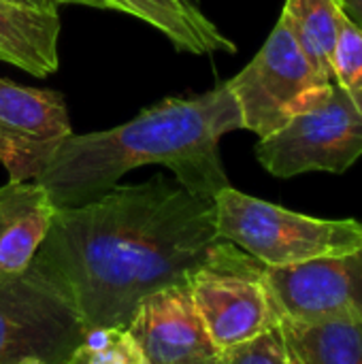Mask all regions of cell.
<instances>
[{"mask_svg": "<svg viewBox=\"0 0 362 364\" xmlns=\"http://www.w3.org/2000/svg\"><path fill=\"white\" fill-rule=\"evenodd\" d=\"M220 241L213 200L158 175L58 209L28 271L85 331L128 326L147 296L186 284Z\"/></svg>", "mask_w": 362, "mask_h": 364, "instance_id": "6da1fadb", "label": "cell"}, {"mask_svg": "<svg viewBox=\"0 0 362 364\" xmlns=\"http://www.w3.org/2000/svg\"><path fill=\"white\" fill-rule=\"evenodd\" d=\"M241 128L239 105L220 83L205 94L166 98L122 126L70 134L34 181L58 209L81 207L113 190L128 171L162 164L186 190L213 200L230 186L220 141Z\"/></svg>", "mask_w": 362, "mask_h": 364, "instance_id": "7a4b0ae2", "label": "cell"}, {"mask_svg": "<svg viewBox=\"0 0 362 364\" xmlns=\"http://www.w3.org/2000/svg\"><path fill=\"white\" fill-rule=\"evenodd\" d=\"M220 239L265 267H294L341 256L362 243L358 220H320L254 198L233 186L213 198Z\"/></svg>", "mask_w": 362, "mask_h": 364, "instance_id": "3957f363", "label": "cell"}, {"mask_svg": "<svg viewBox=\"0 0 362 364\" xmlns=\"http://www.w3.org/2000/svg\"><path fill=\"white\" fill-rule=\"evenodd\" d=\"M226 85L239 105L243 128L265 139L284 128L294 115L324 102L333 79L314 66L292 28L280 15L254 60Z\"/></svg>", "mask_w": 362, "mask_h": 364, "instance_id": "277c9868", "label": "cell"}, {"mask_svg": "<svg viewBox=\"0 0 362 364\" xmlns=\"http://www.w3.org/2000/svg\"><path fill=\"white\" fill-rule=\"evenodd\" d=\"M188 290L220 352L245 346L282 322L265 264L224 239L188 277Z\"/></svg>", "mask_w": 362, "mask_h": 364, "instance_id": "5b68a950", "label": "cell"}, {"mask_svg": "<svg viewBox=\"0 0 362 364\" xmlns=\"http://www.w3.org/2000/svg\"><path fill=\"white\" fill-rule=\"evenodd\" d=\"M361 156L362 113L335 81L324 102L294 115L256 145L258 162L282 179L314 171L341 175Z\"/></svg>", "mask_w": 362, "mask_h": 364, "instance_id": "8992f818", "label": "cell"}, {"mask_svg": "<svg viewBox=\"0 0 362 364\" xmlns=\"http://www.w3.org/2000/svg\"><path fill=\"white\" fill-rule=\"evenodd\" d=\"M83 337L73 307L30 271L0 279V364L26 358L64 364Z\"/></svg>", "mask_w": 362, "mask_h": 364, "instance_id": "52a82bcc", "label": "cell"}, {"mask_svg": "<svg viewBox=\"0 0 362 364\" xmlns=\"http://www.w3.org/2000/svg\"><path fill=\"white\" fill-rule=\"evenodd\" d=\"M277 311L292 322H362V243L341 256L265 267Z\"/></svg>", "mask_w": 362, "mask_h": 364, "instance_id": "ba28073f", "label": "cell"}, {"mask_svg": "<svg viewBox=\"0 0 362 364\" xmlns=\"http://www.w3.org/2000/svg\"><path fill=\"white\" fill-rule=\"evenodd\" d=\"M70 134L58 92L0 79V162L9 181H34Z\"/></svg>", "mask_w": 362, "mask_h": 364, "instance_id": "9c48e42d", "label": "cell"}, {"mask_svg": "<svg viewBox=\"0 0 362 364\" xmlns=\"http://www.w3.org/2000/svg\"><path fill=\"white\" fill-rule=\"evenodd\" d=\"M147 364H224L188 290V282L147 296L126 326Z\"/></svg>", "mask_w": 362, "mask_h": 364, "instance_id": "30bf717a", "label": "cell"}, {"mask_svg": "<svg viewBox=\"0 0 362 364\" xmlns=\"http://www.w3.org/2000/svg\"><path fill=\"white\" fill-rule=\"evenodd\" d=\"M55 211L49 192L36 181H9L0 188V279L28 273Z\"/></svg>", "mask_w": 362, "mask_h": 364, "instance_id": "8fae6325", "label": "cell"}, {"mask_svg": "<svg viewBox=\"0 0 362 364\" xmlns=\"http://www.w3.org/2000/svg\"><path fill=\"white\" fill-rule=\"evenodd\" d=\"M60 15L55 9H34L0 0V60L34 77L58 70Z\"/></svg>", "mask_w": 362, "mask_h": 364, "instance_id": "7c38bea8", "label": "cell"}, {"mask_svg": "<svg viewBox=\"0 0 362 364\" xmlns=\"http://www.w3.org/2000/svg\"><path fill=\"white\" fill-rule=\"evenodd\" d=\"M107 9L139 17L162 32L177 49L205 55L235 53L237 45L192 0H105Z\"/></svg>", "mask_w": 362, "mask_h": 364, "instance_id": "4fadbf2b", "label": "cell"}, {"mask_svg": "<svg viewBox=\"0 0 362 364\" xmlns=\"http://www.w3.org/2000/svg\"><path fill=\"white\" fill-rule=\"evenodd\" d=\"M282 17L314 66L333 79V58L346 19L341 0H286Z\"/></svg>", "mask_w": 362, "mask_h": 364, "instance_id": "5bb4252c", "label": "cell"}, {"mask_svg": "<svg viewBox=\"0 0 362 364\" xmlns=\"http://www.w3.org/2000/svg\"><path fill=\"white\" fill-rule=\"evenodd\" d=\"M282 326L305 364H362V322H292Z\"/></svg>", "mask_w": 362, "mask_h": 364, "instance_id": "9a60e30c", "label": "cell"}, {"mask_svg": "<svg viewBox=\"0 0 362 364\" xmlns=\"http://www.w3.org/2000/svg\"><path fill=\"white\" fill-rule=\"evenodd\" d=\"M64 364H147V360L126 326H105L85 331L83 341Z\"/></svg>", "mask_w": 362, "mask_h": 364, "instance_id": "2e32d148", "label": "cell"}, {"mask_svg": "<svg viewBox=\"0 0 362 364\" xmlns=\"http://www.w3.org/2000/svg\"><path fill=\"white\" fill-rule=\"evenodd\" d=\"M333 81L362 113V28L344 19L333 58Z\"/></svg>", "mask_w": 362, "mask_h": 364, "instance_id": "e0dca14e", "label": "cell"}, {"mask_svg": "<svg viewBox=\"0 0 362 364\" xmlns=\"http://www.w3.org/2000/svg\"><path fill=\"white\" fill-rule=\"evenodd\" d=\"M224 364H305L282 322L254 341L224 352Z\"/></svg>", "mask_w": 362, "mask_h": 364, "instance_id": "ac0fdd59", "label": "cell"}, {"mask_svg": "<svg viewBox=\"0 0 362 364\" xmlns=\"http://www.w3.org/2000/svg\"><path fill=\"white\" fill-rule=\"evenodd\" d=\"M9 2H17V4L34 6V9H55V11L64 4H87L96 9H107L105 0H9Z\"/></svg>", "mask_w": 362, "mask_h": 364, "instance_id": "d6986e66", "label": "cell"}, {"mask_svg": "<svg viewBox=\"0 0 362 364\" xmlns=\"http://www.w3.org/2000/svg\"><path fill=\"white\" fill-rule=\"evenodd\" d=\"M341 9L354 26L362 28V0H341Z\"/></svg>", "mask_w": 362, "mask_h": 364, "instance_id": "ffe728a7", "label": "cell"}, {"mask_svg": "<svg viewBox=\"0 0 362 364\" xmlns=\"http://www.w3.org/2000/svg\"><path fill=\"white\" fill-rule=\"evenodd\" d=\"M17 364H47L45 360H38V358H26V360H21V363Z\"/></svg>", "mask_w": 362, "mask_h": 364, "instance_id": "44dd1931", "label": "cell"}]
</instances>
